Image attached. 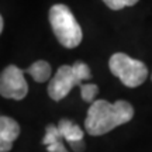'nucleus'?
<instances>
[{
    "label": "nucleus",
    "instance_id": "f257e3e1",
    "mask_svg": "<svg viewBox=\"0 0 152 152\" xmlns=\"http://www.w3.org/2000/svg\"><path fill=\"white\" fill-rule=\"evenodd\" d=\"M134 109L128 102L118 100L110 103L107 100H96L87 110L85 128L90 135H103L115 127L131 121Z\"/></svg>",
    "mask_w": 152,
    "mask_h": 152
},
{
    "label": "nucleus",
    "instance_id": "f03ea898",
    "mask_svg": "<svg viewBox=\"0 0 152 152\" xmlns=\"http://www.w3.org/2000/svg\"><path fill=\"white\" fill-rule=\"evenodd\" d=\"M92 79V72L87 64L77 61L73 65H62L56 71L48 85V96L55 102L66 97L75 86L80 87L83 80Z\"/></svg>",
    "mask_w": 152,
    "mask_h": 152
},
{
    "label": "nucleus",
    "instance_id": "7ed1b4c3",
    "mask_svg": "<svg viewBox=\"0 0 152 152\" xmlns=\"http://www.w3.org/2000/svg\"><path fill=\"white\" fill-rule=\"evenodd\" d=\"M49 23L56 39L65 48H76L82 42V28L68 6H52L49 9Z\"/></svg>",
    "mask_w": 152,
    "mask_h": 152
},
{
    "label": "nucleus",
    "instance_id": "20e7f679",
    "mask_svg": "<svg viewBox=\"0 0 152 152\" xmlns=\"http://www.w3.org/2000/svg\"><path fill=\"white\" fill-rule=\"evenodd\" d=\"M109 66L111 73L128 87L141 86L148 76V68L144 62L134 59L123 52L114 54L109 61Z\"/></svg>",
    "mask_w": 152,
    "mask_h": 152
},
{
    "label": "nucleus",
    "instance_id": "39448f33",
    "mask_svg": "<svg viewBox=\"0 0 152 152\" xmlns=\"http://www.w3.org/2000/svg\"><path fill=\"white\" fill-rule=\"evenodd\" d=\"M24 73L14 65L7 66L0 76V94L6 99L21 100L27 96L28 85L24 79Z\"/></svg>",
    "mask_w": 152,
    "mask_h": 152
},
{
    "label": "nucleus",
    "instance_id": "423d86ee",
    "mask_svg": "<svg viewBox=\"0 0 152 152\" xmlns=\"http://www.w3.org/2000/svg\"><path fill=\"white\" fill-rule=\"evenodd\" d=\"M20 135V125L7 115L0 117V152H9Z\"/></svg>",
    "mask_w": 152,
    "mask_h": 152
},
{
    "label": "nucleus",
    "instance_id": "0eeeda50",
    "mask_svg": "<svg viewBox=\"0 0 152 152\" xmlns=\"http://www.w3.org/2000/svg\"><path fill=\"white\" fill-rule=\"evenodd\" d=\"M62 140H64V137L61 134L58 125L49 124L47 127V132H45V137L42 140V144L47 145L48 152H68Z\"/></svg>",
    "mask_w": 152,
    "mask_h": 152
},
{
    "label": "nucleus",
    "instance_id": "6e6552de",
    "mask_svg": "<svg viewBox=\"0 0 152 152\" xmlns=\"http://www.w3.org/2000/svg\"><path fill=\"white\" fill-rule=\"evenodd\" d=\"M58 128H59L61 134L64 137V140H65L69 145L71 144H75L77 141H83V131L79 125L71 121V120L68 118H62L58 123Z\"/></svg>",
    "mask_w": 152,
    "mask_h": 152
},
{
    "label": "nucleus",
    "instance_id": "1a4fd4ad",
    "mask_svg": "<svg viewBox=\"0 0 152 152\" xmlns=\"http://www.w3.org/2000/svg\"><path fill=\"white\" fill-rule=\"evenodd\" d=\"M24 72L28 73L35 82L44 83V82H47L51 77V65L47 61H37Z\"/></svg>",
    "mask_w": 152,
    "mask_h": 152
},
{
    "label": "nucleus",
    "instance_id": "9d476101",
    "mask_svg": "<svg viewBox=\"0 0 152 152\" xmlns=\"http://www.w3.org/2000/svg\"><path fill=\"white\" fill-rule=\"evenodd\" d=\"M99 93V87L94 83H83L80 86V96L86 103H93Z\"/></svg>",
    "mask_w": 152,
    "mask_h": 152
},
{
    "label": "nucleus",
    "instance_id": "9b49d317",
    "mask_svg": "<svg viewBox=\"0 0 152 152\" xmlns=\"http://www.w3.org/2000/svg\"><path fill=\"white\" fill-rule=\"evenodd\" d=\"M103 1L111 10H121L124 7H130L138 3V0H103Z\"/></svg>",
    "mask_w": 152,
    "mask_h": 152
},
{
    "label": "nucleus",
    "instance_id": "f8f14e48",
    "mask_svg": "<svg viewBox=\"0 0 152 152\" xmlns=\"http://www.w3.org/2000/svg\"><path fill=\"white\" fill-rule=\"evenodd\" d=\"M71 148L75 152H82L85 149V141H77L75 144H71Z\"/></svg>",
    "mask_w": 152,
    "mask_h": 152
},
{
    "label": "nucleus",
    "instance_id": "ddd939ff",
    "mask_svg": "<svg viewBox=\"0 0 152 152\" xmlns=\"http://www.w3.org/2000/svg\"><path fill=\"white\" fill-rule=\"evenodd\" d=\"M3 28H4V20L3 17H0V33H3Z\"/></svg>",
    "mask_w": 152,
    "mask_h": 152
}]
</instances>
